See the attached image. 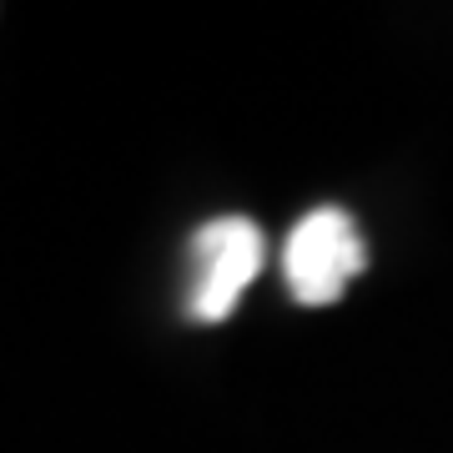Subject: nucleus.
Wrapping results in <instances>:
<instances>
[{"label":"nucleus","instance_id":"f257e3e1","mask_svg":"<svg viewBox=\"0 0 453 453\" xmlns=\"http://www.w3.org/2000/svg\"><path fill=\"white\" fill-rule=\"evenodd\" d=\"M368 267V247L357 237L353 217L342 207H318L292 226L288 252H282V273L288 288L303 308H327L338 303L348 282Z\"/></svg>","mask_w":453,"mask_h":453},{"label":"nucleus","instance_id":"f03ea898","mask_svg":"<svg viewBox=\"0 0 453 453\" xmlns=\"http://www.w3.org/2000/svg\"><path fill=\"white\" fill-rule=\"evenodd\" d=\"M192 282H187V312L196 323L232 318L237 297L262 273V232L252 217H217L192 237Z\"/></svg>","mask_w":453,"mask_h":453}]
</instances>
